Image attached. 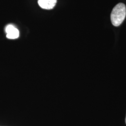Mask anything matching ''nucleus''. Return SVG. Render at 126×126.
Wrapping results in <instances>:
<instances>
[{
  "label": "nucleus",
  "instance_id": "f257e3e1",
  "mask_svg": "<svg viewBox=\"0 0 126 126\" xmlns=\"http://www.w3.org/2000/svg\"><path fill=\"white\" fill-rule=\"evenodd\" d=\"M126 16V7L122 3L117 4L111 14V21L113 25L118 27L121 25Z\"/></svg>",
  "mask_w": 126,
  "mask_h": 126
},
{
  "label": "nucleus",
  "instance_id": "f03ea898",
  "mask_svg": "<svg viewBox=\"0 0 126 126\" xmlns=\"http://www.w3.org/2000/svg\"><path fill=\"white\" fill-rule=\"evenodd\" d=\"M57 1V0H38V3L41 8L49 10L54 8Z\"/></svg>",
  "mask_w": 126,
  "mask_h": 126
},
{
  "label": "nucleus",
  "instance_id": "7ed1b4c3",
  "mask_svg": "<svg viewBox=\"0 0 126 126\" xmlns=\"http://www.w3.org/2000/svg\"><path fill=\"white\" fill-rule=\"evenodd\" d=\"M19 36V32L18 30L15 28L7 34V37L10 39H15L17 38Z\"/></svg>",
  "mask_w": 126,
  "mask_h": 126
},
{
  "label": "nucleus",
  "instance_id": "20e7f679",
  "mask_svg": "<svg viewBox=\"0 0 126 126\" xmlns=\"http://www.w3.org/2000/svg\"><path fill=\"white\" fill-rule=\"evenodd\" d=\"M15 28V27H14L12 25H9L6 27L5 32L7 33V34H8V33H9V32H11Z\"/></svg>",
  "mask_w": 126,
  "mask_h": 126
},
{
  "label": "nucleus",
  "instance_id": "39448f33",
  "mask_svg": "<svg viewBox=\"0 0 126 126\" xmlns=\"http://www.w3.org/2000/svg\"><path fill=\"white\" fill-rule=\"evenodd\" d=\"M125 122H126V119H125Z\"/></svg>",
  "mask_w": 126,
  "mask_h": 126
}]
</instances>
